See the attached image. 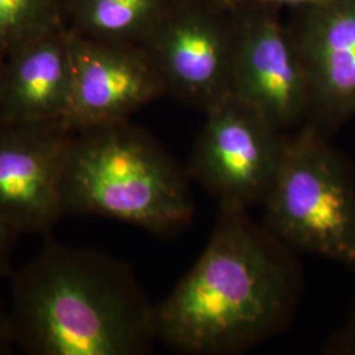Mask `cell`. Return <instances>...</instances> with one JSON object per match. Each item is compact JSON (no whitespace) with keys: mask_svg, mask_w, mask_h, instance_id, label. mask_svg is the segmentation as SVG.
<instances>
[{"mask_svg":"<svg viewBox=\"0 0 355 355\" xmlns=\"http://www.w3.org/2000/svg\"><path fill=\"white\" fill-rule=\"evenodd\" d=\"M20 234L0 218V279L10 277L12 272V254L15 243Z\"/></svg>","mask_w":355,"mask_h":355,"instance_id":"cell-15","label":"cell"},{"mask_svg":"<svg viewBox=\"0 0 355 355\" xmlns=\"http://www.w3.org/2000/svg\"><path fill=\"white\" fill-rule=\"evenodd\" d=\"M64 26L62 0H0V61L29 41Z\"/></svg>","mask_w":355,"mask_h":355,"instance_id":"cell-13","label":"cell"},{"mask_svg":"<svg viewBox=\"0 0 355 355\" xmlns=\"http://www.w3.org/2000/svg\"><path fill=\"white\" fill-rule=\"evenodd\" d=\"M322 353L328 355H355V304L346 324L331 334Z\"/></svg>","mask_w":355,"mask_h":355,"instance_id":"cell-14","label":"cell"},{"mask_svg":"<svg viewBox=\"0 0 355 355\" xmlns=\"http://www.w3.org/2000/svg\"><path fill=\"white\" fill-rule=\"evenodd\" d=\"M263 224L296 253L355 270V173L328 136L309 123L288 133Z\"/></svg>","mask_w":355,"mask_h":355,"instance_id":"cell-4","label":"cell"},{"mask_svg":"<svg viewBox=\"0 0 355 355\" xmlns=\"http://www.w3.org/2000/svg\"><path fill=\"white\" fill-rule=\"evenodd\" d=\"M205 114L186 173L220 209L262 207L279 171L288 133L229 95Z\"/></svg>","mask_w":355,"mask_h":355,"instance_id":"cell-5","label":"cell"},{"mask_svg":"<svg viewBox=\"0 0 355 355\" xmlns=\"http://www.w3.org/2000/svg\"><path fill=\"white\" fill-rule=\"evenodd\" d=\"M190 182L186 168L129 120L86 128L73 132L67 148L62 211L170 234L192 221Z\"/></svg>","mask_w":355,"mask_h":355,"instance_id":"cell-3","label":"cell"},{"mask_svg":"<svg viewBox=\"0 0 355 355\" xmlns=\"http://www.w3.org/2000/svg\"><path fill=\"white\" fill-rule=\"evenodd\" d=\"M296 38L309 85L305 123L329 136L355 114V0L300 10Z\"/></svg>","mask_w":355,"mask_h":355,"instance_id":"cell-10","label":"cell"},{"mask_svg":"<svg viewBox=\"0 0 355 355\" xmlns=\"http://www.w3.org/2000/svg\"><path fill=\"white\" fill-rule=\"evenodd\" d=\"M232 95L280 132L306 121L309 85L296 38L274 10L237 6Z\"/></svg>","mask_w":355,"mask_h":355,"instance_id":"cell-7","label":"cell"},{"mask_svg":"<svg viewBox=\"0 0 355 355\" xmlns=\"http://www.w3.org/2000/svg\"><path fill=\"white\" fill-rule=\"evenodd\" d=\"M302 284L296 252L248 211L220 209L196 263L154 304L157 341L184 354H241L290 327Z\"/></svg>","mask_w":355,"mask_h":355,"instance_id":"cell-1","label":"cell"},{"mask_svg":"<svg viewBox=\"0 0 355 355\" xmlns=\"http://www.w3.org/2000/svg\"><path fill=\"white\" fill-rule=\"evenodd\" d=\"M15 347L8 308L0 302V355L11 354Z\"/></svg>","mask_w":355,"mask_h":355,"instance_id":"cell-17","label":"cell"},{"mask_svg":"<svg viewBox=\"0 0 355 355\" xmlns=\"http://www.w3.org/2000/svg\"><path fill=\"white\" fill-rule=\"evenodd\" d=\"M236 7L212 0H171L140 45L166 95L207 112L232 95Z\"/></svg>","mask_w":355,"mask_h":355,"instance_id":"cell-6","label":"cell"},{"mask_svg":"<svg viewBox=\"0 0 355 355\" xmlns=\"http://www.w3.org/2000/svg\"><path fill=\"white\" fill-rule=\"evenodd\" d=\"M62 1H64V8H66V7H67V4L70 3V0H62Z\"/></svg>","mask_w":355,"mask_h":355,"instance_id":"cell-19","label":"cell"},{"mask_svg":"<svg viewBox=\"0 0 355 355\" xmlns=\"http://www.w3.org/2000/svg\"><path fill=\"white\" fill-rule=\"evenodd\" d=\"M212 1H217V3H221V4H225L228 7H237L241 4L242 0H212Z\"/></svg>","mask_w":355,"mask_h":355,"instance_id":"cell-18","label":"cell"},{"mask_svg":"<svg viewBox=\"0 0 355 355\" xmlns=\"http://www.w3.org/2000/svg\"><path fill=\"white\" fill-rule=\"evenodd\" d=\"M331 0H242L241 4L245 6H253V7H261V8H268V10H277L280 7H291L297 10H306L320 7Z\"/></svg>","mask_w":355,"mask_h":355,"instance_id":"cell-16","label":"cell"},{"mask_svg":"<svg viewBox=\"0 0 355 355\" xmlns=\"http://www.w3.org/2000/svg\"><path fill=\"white\" fill-rule=\"evenodd\" d=\"M171 0H70L66 23L71 33L104 42L137 44L159 21Z\"/></svg>","mask_w":355,"mask_h":355,"instance_id":"cell-12","label":"cell"},{"mask_svg":"<svg viewBox=\"0 0 355 355\" xmlns=\"http://www.w3.org/2000/svg\"><path fill=\"white\" fill-rule=\"evenodd\" d=\"M71 136L64 121H0V218L20 236H48L64 217L62 178Z\"/></svg>","mask_w":355,"mask_h":355,"instance_id":"cell-8","label":"cell"},{"mask_svg":"<svg viewBox=\"0 0 355 355\" xmlns=\"http://www.w3.org/2000/svg\"><path fill=\"white\" fill-rule=\"evenodd\" d=\"M8 278L15 346L26 354L152 352L154 304L125 262L51 239Z\"/></svg>","mask_w":355,"mask_h":355,"instance_id":"cell-2","label":"cell"},{"mask_svg":"<svg viewBox=\"0 0 355 355\" xmlns=\"http://www.w3.org/2000/svg\"><path fill=\"white\" fill-rule=\"evenodd\" d=\"M70 49L73 92L66 124L73 132L127 121L166 95L141 45L95 41L70 32Z\"/></svg>","mask_w":355,"mask_h":355,"instance_id":"cell-9","label":"cell"},{"mask_svg":"<svg viewBox=\"0 0 355 355\" xmlns=\"http://www.w3.org/2000/svg\"><path fill=\"white\" fill-rule=\"evenodd\" d=\"M71 92L67 26L29 41L0 61L1 123H66Z\"/></svg>","mask_w":355,"mask_h":355,"instance_id":"cell-11","label":"cell"}]
</instances>
